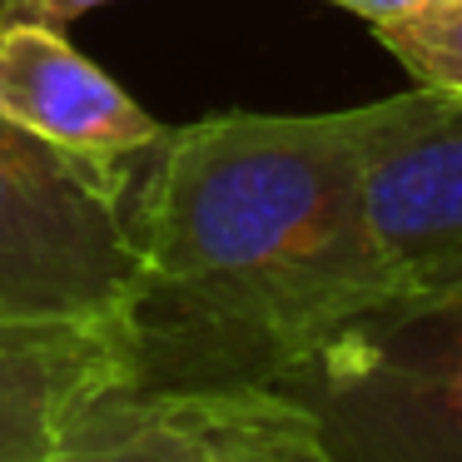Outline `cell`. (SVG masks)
<instances>
[{
    "instance_id": "cell-1",
    "label": "cell",
    "mask_w": 462,
    "mask_h": 462,
    "mask_svg": "<svg viewBox=\"0 0 462 462\" xmlns=\"http://www.w3.org/2000/svg\"><path fill=\"white\" fill-rule=\"evenodd\" d=\"M140 323L164 313L239 378L299 383L408 309L338 115H209L164 130L130 184Z\"/></svg>"
},
{
    "instance_id": "cell-2",
    "label": "cell",
    "mask_w": 462,
    "mask_h": 462,
    "mask_svg": "<svg viewBox=\"0 0 462 462\" xmlns=\"http://www.w3.org/2000/svg\"><path fill=\"white\" fill-rule=\"evenodd\" d=\"M130 184L134 160L70 154L0 115V309L140 323Z\"/></svg>"
},
{
    "instance_id": "cell-3",
    "label": "cell",
    "mask_w": 462,
    "mask_h": 462,
    "mask_svg": "<svg viewBox=\"0 0 462 462\" xmlns=\"http://www.w3.org/2000/svg\"><path fill=\"white\" fill-rule=\"evenodd\" d=\"M289 393L338 462H462V299L388 313Z\"/></svg>"
},
{
    "instance_id": "cell-4",
    "label": "cell",
    "mask_w": 462,
    "mask_h": 462,
    "mask_svg": "<svg viewBox=\"0 0 462 462\" xmlns=\"http://www.w3.org/2000/svg\"><path fill=\"white\" fill-rule=\"evenodd\" d=\"M51 462H338L299 393L254 378L95 393L75 408Z\"/></svg>"
},
{
    "instance_id": "cell-5",
    "label": "cell",
    "mask_w": 462,
    "mask_h": 462,
    "mask_svg": "<svg viewBox=\"0 0 462 462\" xmlns=\"http://www.w3.org/2000/svg\"><path fill=\"white\" fill-rule=\"evenodd\" d=\"M363 189L408 303L462 299V95L408 90L348 110Z\"/></svg>"
},
{
    "instance_id": "cell-6",
    "label": "cell",
    "mask_w": 462,
    "mask_h": 462,
    "mask_svg": "<svg viewBox=\"0 0 462 462\" xmlns=\"http://www.w3.org/2000/svg\"><path fill=\"white\" fill-rule=\"evenodd\" d=\"M140 378V323L0 309V462H51L80 402Z\"/></svg>"
},
{
    "instance_id": "cell-7",
    "label": "cell",
    "mask_w": 462,
    "mask_h": 462,
    "mask_svg": "<svg viewBox=\"0 0 462 462\" xmlns=\"http://www.w3.org/2000/svg\"><path fill=\"white\" fill-rule=\"evenodd\" d=\"M0 115L70 154L130 164L154 150L164 125L85 60L55 25H0Z\"/></svg>"
},
{
    "instance_id": "cell-8",
    "label": "cell",
    "mask_w": 462,
    "mask_h": 462,
    "mask_svg": "<svg viewBox=\"0 0 462 462\" xmlns=\"http://www.w3.org/2000/svg\"><path fill=\"white\" fill-rule=\"evenodd\" d=\"M378 45L412 75V85L462 95V0H438L373 25Z\"/></svg>"
},
{
    "instance_id": "cell-9",
    "label": "cell",
    "mask_w": 462,
    "mask_h": 462,
    "mask_svg": "<svg viewBox=\"0 0 462 462\" xmlns=\"http://www.w3.org/2000/svg\"><path fill=\"white\" fill-rule=\"evenodd\" d=\"M100 5H110V0H0V25L35 21V25H55V31H65L70 21L100 11Z\"/></svg>"
},
{
    "instance_id": "cell-10",
    "label": "cell",
    "mask_w": 462,
    "mask_h": 462,
    "mask_svg": "<svg viewBox=\"0 0 462 462\" xmlns=\"http://www.w3.org/2000/svg\"><path fill=\"white\" fill-rule=\"evenodd\" d=\"M333 5H343V11L363 15L368 25H378V21H388V15L418 11V5H438V0H333Z\"/></svg>"
}]
</instances>
